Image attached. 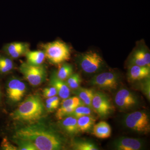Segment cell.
<instances>
[{
	"mask_svg": "<svg viewBox=\"0 0 150 150\" xmlns=\"http://www.w3.org/2000/svg\"><path fill=\"white\" fill-rule=\"evenodd\" d=\"M13 137L29 141L38 150H59L63 146L62 139L55 131L37 122L18 128Z\"/></svg>",
	"mask_w": 150,
	"mask_h": 150,
	"instance_id": "obj_1",
	"label": "cell"
},
{
	"mask_svg": "<svg viewBox=\"0 0 150 150\" xmlns=\"http://www.w3.org/2000/svg\"><path fill=\"white\" fill-rule=\"evenodd\" d=\"M46 108L43 100L38 94L31 95L21 103L11 113L14 121L29 124L37 122L45 114Z\"/></svg>",
	"mask_w": 150,
	"mask_h": 150,
	"instance_id": "obj_2",
	"label": "cell"
},
{
	"mask_svg": "<svg viewBox=\"0 0 150 150\" xmlns=\"http://www.w3.org/2000/svg\"><path fill=\"white\" fill-rule=\"evenodd\" d=\"M46 58L54 65H58L69 61L71 49L68 45L61 40H56L43 44L42 46Z\"/></svg>",
	"mask_w": 150,
	"mask_h": 150,
	"instance_id": "obj_3",
	"label": "cell"
},
{
	"mask_svg": "<svg viewBox=\"0 0 150 150\" xmlns=\"http://www.w3.org/2000/svg\"><path fill=\"white\" fill-rule=\"evenodd\" d=\"M77 59L80 68L87 74L98 72L104 66L102 57L95 51H90L82 53L78 56Z\"/></svg>",
	"mask_w": 150,
	"mask_h": 150,
	"instance_id": "obj_4",
	"label": "cell"
},
{
	"mask_svg": "<svg viewBox=\"0 0 150 150\" xmlns=\"http://www.w3.org/2000/svg\"><path fill=\"white\" fill-rule=\"evenodd\" d=\"M124 123L127 128L138 133L146 134L149 132L150 119L145 111H136L127 114Z\"/></svg>",
	"mask_w": 150,
	"mask_h": 150,
	"instance_id": "obj_5",
	"label": "cell"
},
{
	"mask_svg": "<svg viewBox=\"0 0 150 150\" xmlns=\"http://www.w3.org/2000/svg\"><path fill=\"white\" fill-rule=\"evenodd\" d=\"M19 70L25 79L31 86H37L44 82L47 76L46 68L43 66H33L27 62L22 63Z\"/></svg>",
	"mask_w": 150,
	"mask_h": 150,
	"instance_id": "obj_6",
	"label": "cell"
},
{
	"mask_svg": "<svg viewBox=\"0 0 150 150\" xmlns=\"http://www.w3.org/2000/svg\"><path fill=\"white\" fill-rule=\"evenodd\" d=\"M6 94L8 99L11 103H17L21 100L26 92L25 83L15 77L10 78L6 84Z\"/></svg>",
	"mask_w": 150,
	"mask_h": 150,
	"instance_id": "obj_7",
	"label": "cell"
},
{
	"mask_svg": "<svg viewBox=\"0 0 150 150\" xmlns=\"http://www.w3.org/2000/svg\"><path fill=\"white\" fill-rule=\"evenodd\" d=\"M118 74L114 72H105L94 76L90 81L93 86L107 90L117 88L119 83Z\"/></svg>",
	"mask_w": 150,
	"mask_h": 150,
	"instance_id": "obj_8",
	"label": "cell"
},
{
	"mask_svg": "<svg viewBox=\"0 0 150 150\" xmlns=\"http://www.w3.org/2000/svg\"><path fill=\"white\" fill-rule=\"evenodd\" d=\"M92 107L93 111L102 117L109 115L113 110V106L107 96L99 92L94 94Z\"/></svg>",
	"mask_w": 150,
	"mask_h": 150,
	"instance_id": "obj_9",
	"label": "cell"
},
{
	"mask_svg": "<svg viewBox=\"0 0 150 150\" xmlns=\"http://www.w3.org/2000/svg\"><path fill=\"white\" fill-rule=\"evenodd\" d=\"M114 101L116 106L121 110L131 109L139 103L137 96L132 92L126 88L121 89L117 92Z\"/></svg>",
	"mask_w": 150,
	"mask_h": 150,
	"instance_id": "obj_10",
	"label": "cell"
},
{
	"mask_svg": "<svg viewBox=\"0 0 150 150\" xmlns=\"http://www.w3.org/2000/svg\"><path fill=\"white\" fill-rule=\"evenodd\" d=\"M130 65L150 67V54L149 48L141 43L135 48L130 57Z\"/></svg>",
	"mask_w": 150,
	"mask_h": 150,
	"instance_id": "obj_11",
	"label": "cell"
},
{
	"mask_svg": "<svg viewBox=\"0 0 150 150\" xmlns=\"http://www.w3.org/2000/svg\"><path fill=\"white\" fill-rule=\"evenodd\" d=\"M2 50L4 54L11 59H17L25 55L29 50V45L24 42H12L4 45Z\"/></svg>",
	"mask_w": 150,
	"mask_h": 150,
	"instance_id": "obj_12",
	"label": "cell"
},
{
	"mask_svg": "<svg viewBox=\"0 0 150 150\" xmlns=\"http://www.w3.org/2000/svg\"><path fill=\"white\" fill-rule=\"evenodd\" d=\"M113 146L118 150H139L143 147V143L139 139L121 137L114 142Z\"/></svg>",
	"mask_w": 150,
	"mask_h": 150,
	"instance_id": "obj_13",
	"label": "cell"
},
{
	"mask_svg": "<svg viewBox=\"0 0 150 150\" xmlns=\"http://www.w3.org/2000/svg\"><path fill=\"white\" fill-rule=\"evenodd\" d=\"M49 83L51 86L54 87L57 91V94L60 98L64 100L69 97L70 88L67 85L65 81L60 79L56 74L55 71L51 74Z\"/></svg>",
	"mask_w": 150,
	"mask_h": 150,
	"instance_id": "obj_14",
	"label": "cell"
},
{
	"mask_svg": "<svg viewBox=\"0 0 150 150\" xmlns=\"http://www.w3.org/2000/svg\"><path fill=\"white\" fill-rule=\"evenodd\" d=\"M150 67L148 66L130 65L128 72V77L131 81L143 80L150 78Z\"/></svg>",
	"mask_w": 150,
	"mask_h": 150,
	"instance_id": "obj_15",
	"label": "cell"
},
{
	"mask_svg": "<svg viewBox=\"0 0 150 150\" xmlns=\"http://www.w3.org/2000/svg\"><path fill=\"white\" fill-rule=\"evenodd\" d=\"M92 129L93 134L98 139H107L111 136V127L105 121H100L94 124Z\"/></svg>",
	"mask_w": 150,
	"mask_h": 150,
	"instance_id": "obj_16",
	"label": "cell"
},
{
	"mask_svg": "<svg viewBox=\"0 0 150 150\" xmlns=\"http://www.w3.org/2000/svg\"><path fill=\"white\" fill-rule=\"evenodd\" d=\"M74 93L78 97L84 105L92 107V101L95 92L92 89L79 87L74 90Z\"/></svg>",
	"mask_w": 150,
	"mask_h": 150,
	"instance_id": "obj_17",
	"label": "cell"
},
{
	"mask_svg": "<svg viewBox=\"0 0 150 150\" xmlns=\"http://www.w3.org/2000/svg\"><path fill=\"white\" fill-rule=\"evenodd\" d=\"M27 63L33 66H39L42 65L46 58L45 53L41 50L28 51L26 54Z\"/></svg>",
	"mask_w": 150,
	"mask_h": 150,
	"instance_id": "obj_18",
	"label": "cell"
},
{
	"mask_svg": "<svg viewBox=\"0 0 150 150\" xmlns=\"http://www.w3.org/2000/svg\"><path fill=\"white\" fill-rule=\"evenodd\" d=\"M62 119L61 125L65 132L70 135H75L79 132L77 119L72 116H69Z\"/></svg>",
	"mask_w": 150,
	"mask_h": 150,
	"instance_id": "obj_19",
	"label": "cell"
},
{
	"mask_svg": "<svg viewBox=\"0 0 150 150\" xmlns=\"http://www.w3.org/2000/svg\"><path fill=\"white\" fill-rule=\"evenodd\" d=\"M96 118L92 115H86L77 118L78 128L80 132H89L93 128Z\"/></svg>",
	"mask_w": 150,
	"mask_h": 150,
	"instance_id": "obj_20",
	"label": "cell"
},
{
	"mask_svg": "<svg viewBox=\"0 0 150 150\" xmlns=\"http://www.w3.org/2000/svg\"><path fill=\"white\" fill-rule=\"evenodd\" d=\"M12 59L4 54H0V75L6 74L13 68Z\"/></svg>",
	"mask_w": 150,
	"mask_h": 150,
	"instance_id": "obj_21",
	"label": "cell"
},
{
	"mask_svg": "<svg viewBox=\"0 0 150 150\" xmlns=\"http://www.w3.org/2000/svg\"><path fill=\"white\" fill-rule=\"evenodd\" d=\"M57 77L63 81H66L73 73V68L71 64L64 63L58 71H55Z\"/></svg>",
	"mask_w": 150,
	"mask_h": 150,
	"instance_id": "obj_22",
	"label": "cell"
},
{
	"mask_svg": "<svg viewBox=\"0 0 150 150\" xmlns=\"http://www.w3.org/2000/svg\"><path fill=\"white\" fill-rule=\"evenodd\" d=\"M73 149L76 150H98V148L94 143L89 141H75L72 144Z\"/></svg>",
	"mask_w": 150,
	"mask_h": 150,
	"instance_id": "obj_23",
	"label": "cell"
},
{
	"mask_svg": "<svg viewBox=\"0 0 150 150\" xmlns=\"http://www.w3.org/2000/svg\"><path fill=\"white\" fill-rule=\"evenodd\" d=\"M93 109L85 105H81L75 108L74 111L69 115L77 118L86 115H92Z\"/></svg>",
	"mask_w": 150,
	"mask_h": 150,
	"instance_id": "obj_24",
	"label": "cell"
},
{
	"mask_svg": "<svg viewBox=\"0 0 150 150\" xmlns=\"http://www.w3.org/2000/svg\"><path fill=\"white\" fill-rule=\"evenodd\" d=\"M13 141L18 146V150H38L32 143L28 140L13 137Z\"/></svg>",
	"mask_w": 150,
	"mask_h": 150,
	"instance_id": "obj_25",
	"label": "cell"
},
{
	"mask_svg": "<svg viewBox=\"0 0 150 150\" xmlns=\"http://www.w3.org/2000/svg\"><path fill=\"white\" fill-rule=\"evenodd\" d=\"M81 81L79 74L73 73L65 81L70 89L75 90L79 87Z\"/></svg>",
	"mask_w": 150,
	"mask_h": 150,
	"instance_id": "obj_26",
	"label": "cell"
},
{
	"mask_svg": "<svg viewBox=\"0 0 150 150\" xmlns=\"http://www.w3.org/2000/svg\"><path fill=\"white\" fill-rule=\"evenodd\" d=\"M81 105H84L77 96L68 98L63 100L60 108L77 107Z\"/></svg>",
	"mask_w": 150,
	"mask_h": 150,
	"instance_id": "obj_27",
	"label": "cell"
},
{
	"mask_svg": "<svg viewBox=\"0 0 150 150\" xmlns=\"http://www.w3.org/2000/svg\"><path fill=\"white\" fill-rule=\"evenodd\" d=\"M76 107L60 108L56 112V116L57 119L62 120L63 118L69 116Z\"/></svg>",
	"mask_w": 150,
	"mask_h": 150,
	"instance_id": "obj_28",
	"label": "cell"
},
{
	"mask_svg": "<svg viewBox=\"0 0 150 150\" xmlns=\"http://www.w3.org/2000/svg\"><path fill=\"white\" fill-rule=\"evenodd\" d=\"M1 149L4 150H17L18 148L16 146L11 144L6 137L3 139L1 144Z\"/></svg>",
	"mask_w": 150,
	"mask_h": 150,
	"instance_id": "obj_29",
	"label": "cell"
},
{
	"mask_svg": "<svg viewBox=\"0 0 150 150\" xmlns=\"http://www.w3.org/2000/svg\"><path fill=\"white\" fill-rule=\"evenodd\" d=\"M144 81L142 83V88L143 92L144 93L147 98H150V78L145 79Z\"/></svg>",
	"mask_w": 150,
	"mask_h": 150,
	"instance_id": "obj_30",
	"label": "cell"
},
{
	"mask_svg": "<svg viewBox=\"0 0 150 150\" xmlns=\"http://www.w3.org/2000/svg\"><path fill=\"white\" fill-rule=\"evenodd\" d=\"M43 95L46 98H49L57 95V91L54 87L46 88L43 89Z\"/></svg>",
	"mask_w": 150,
	"mask_h": 150,
	"instance_id": "obj_31",
	"label": "cell"
},
{
	"mask_svg": "<svg viewBox=\"0 0 150 150\" xmlns=\"http://www.w3.org/2000/svg\"><path fill=\"white\" fill-rule=\"evenodd\" d=\"M46 102L54 103V104L59 106V103H60V100H59V98L58 96H55L47 98V99L46 100Z\"/></svg>",
	"mask_w": 150,
	"mask_h": 150,
	"instance_id": "obj_32",
	"label": "cell"
},
{
	"mask_svg": "<svg viewBox=\"0 0 150 150\" xmlns=\"http://www.w3.org/2000/svg\"><path fill=\"white\" fill-rule=\"evenodd\" d=\"M58 106L54 103H51L46 102V105L45 108L46 110H48V112H52L54 111L55 109H56Z\"/></svg>",
	"mask_w": 150,
	"mask_h": 150,
	"instance_id": "obj_33",
	"label": "cell"
},
{
	"mask_svg": "<svg viewBox=\"0 0 150 150\" xmlns=\"http://www.w3.org/2000/svg\"><path fill=\"white\" fill-rule=\"evenodd\" d=\"M1 87H0V104H1Z\"/></svg>",
	"mask_w": 150,
	"mask_h": 150,
	"instance_id": "obj_34",
	"label": "cell"
}]
</instances>
